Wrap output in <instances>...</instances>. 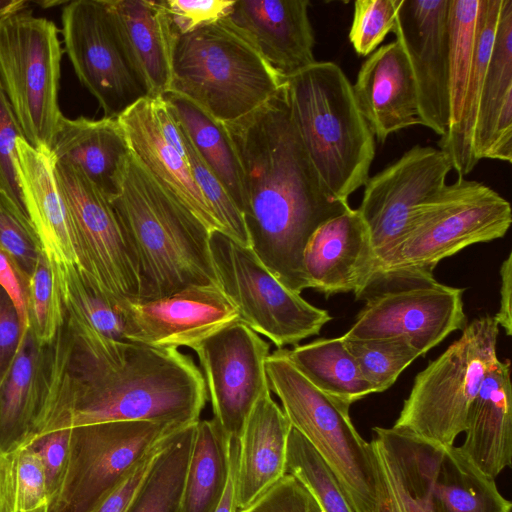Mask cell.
<instances>
[{"label": "cell", "instance_id": "1", "mask_svg": "<svg viewBox=\"0 0 512 512\" xmlns=\"http://www.w3.org/2000/svg\"><path fill=\"white\" fill-rule=\"evenodd\" d=\"M207 399L201 370L178 349L102 336L74 339L63 330L45 352L35 440L56 430L115 421L186 427L200 420Z\"/></svg>", "mask_w": 512, "mask_h": 512}, {"label": "cell", "instance_id": "2", "mask_svg": "<svg viewBox=\"0 0 512 512\" xmlns=\"http://www.w3.org/2000/svg\"><path fill=\"white\" fill-rule=\"evenodd\" d=\"M242 171L250 249L288 289L308 288L303 252L313 232L351 207L330 194L303 145L284 83L247 116L224 123Z\"/></svg>", "mask_w": 512, "mask_h": 512}, {"label": "cell", "instance_id": "3", "mask_svg": "<svg viewBox=\"0 0 512 512\" xmlns=\"http://www.w3.org/2000/svg\"><path fill=\"white\" fill-rule=\"evenodd\" d=\"M110 201L137 261V301L159 299L191 286H220L210 247L211 232L130 150L118 191Z\"/></svg>", "mask_w": 512, "mask_h": 512}, {"label": "cell", "instance_id": "4", "mask_svg": "<svg viewBox=\"0 0 512 512\" xmlns=\"http://www.w3.org/2000/svg\"><path fill=\"white\" fill-rule=\"evenodd\" d=\"M291 113L326 189L348 202L364 186L375 137L356 103L352 84L334 62L316 61L284 79Z\"/></svg>", "mask_w": 512, "mask_h": 512}, {"label": "cell", "instance_id": "5", "mask_svg": "<svg viewBox=\"0 0 512 512\" xmlns=\"http://www.w3.org/2000/svg\"><path fill=\"white\" fill-rule=\"evenodd\" d=\"M283 83L228 16L176 38L169 91L187 97L222 123L252 113Z\"/></svg>", "mask_w": 512, "mask_h": 512}, {"label": "cell", "instance_id": "6", "mask_svg": "<svg viewBox=\"0 0 512 512\" xmlns=\"http://www.w3.org/2000/svg\"><path fill=\"white\" fill-rule=\"evenodd\" d=\"M511 223L505 198L482 182L458 177L418 210L401 241L376 265L372 285L385 279L433 278L441 260L504 237Z\"/></svg>", "mask_w": 512, "mask_h": 512}, {"label": "cell", "instance_id": "7", "mask_svg": "<svg viewBox=\"0 0 512 512\" xmlns=\"http://www.w3.org/2000/svg\"><path fill=\"white\" fill-rule=\"evenodd\" d=\"M271 393L291 426L312 445L336 477L356 512H373L377 473L370 443L354 427L346 406L311 384L291 363L285 348L265 361Z\"/></svg>", "mask_w": 512, "mask_h": 512}, {"label": "cell", "instance_id": "8", "mask_svg": "<svg viewBox=\"0 0 512 512\" xmlns=\"http://www.w3.org/2000/svg\"><path fill=\"white\" fill-rule=\"evenodd\" d=\"M498 335L493 316L467 324L461 336L416 375L392 428L434 445H454L484 378L500 361Z\"/></svg>", "mask_w": 512, "mask_h": 512}, {"label": "cell", "instance_id": "9", "mask_svg": "<svg viewBox=\"0 0 512 512\" xmlns=\"http://www.w3.org/2000/svg\"><path fill=\"white\" fill-rule=\"evenodd\" d=\"M62 48L58 28L28 8L0 21V82L25 140L49 154L59 108Z\"/></svg>", "mask_w": 512, "mask_h": 512}, {"label": "cell", "instance_id": "10", "mask_svg": "<svg viewBox=\"0 0 512 512\" xmlns=\"http://www.w3.org/2000/svg\"><path fill=\"white\" fill-rule=\"evenodd\" d=\"M210 247L219 285L241 322L278 349L318 335L332 320L328 311L285 287L250 248L219 232H211Z\"/></svg>", "mask_w": 512, "mask_h": 512}, {"label": "cell", "instance_id": "11", "mask_svg": "<svg viewBox=\"0 0 512 512\" xmlns=\"http://www.w3.org/2000/svg\"><path fill=\"white\" fill-rule=\"evenodd\" d=\"M182 428L151 421L72 428L67 472L48 512H89L150 452Z\"/></svg>", "mask_w": 512, "mask_h": 512}, {"label": "cell", "instance_id": "12", "mask_svg": "<svg viewBox=\"0 0 512 512\" xmlns=\"http://www.w3.org/2000/svg\"><path fill=\"white\" fill-rule=\"evenodd\" d=\"M52 163L83 272L106 293L124 302L137 301V261L110 199L79 170Z\"/></svg>", "mask_w": 512, "mask_h": 512}, {"label": "cell", "instance_id": "13", "mask_svg": "<svg viewBox=\"0 0 512 512\" xmlns=\"http://www.w3.org/2000/svg\"><path fill=\"white\" fill-rule=\"evenodd\" d=\"M65 51L81 84L104 117L117 118L149 97L105 0L67 2L61 14Z\"/></svg>", "mask_w": 512, "mask_h": 512}, {"label": "cell", "instance_id": "14", "mask_svg": "<svg viewBox=\"0 0 512 512\" xmlns=\"http://www.w3.org/2000/svg\"><path fill=\"white\" fill-rule=\"evenodd\" d=\"M392 280L398 285L372 293L343 339L402 337L424 356L467 325L463 289L441 284L434 277Z\"/></svg>", "mask_w": 512, "mask_h": 512}, {"label": "cell", "instance_id": "15", "mask_svg": "<svg viewBox=\"0 0 512 512\" xmlns=\"http://www.w3.org/2000/svg\"><path fill=\"white\" fill-rule=\"evenodd\" d=\"M451 170L442 150L415 145L367 179L357 210L368 229L376 265L401 241L418 210L444 188Z\"/></svg>", "mask_w": 512, "mask_h": 512}, {"label": "cell", "instance_id": "16", "mask_svg": "<svg viewBox=\"0 0 512 512\" xmlns=\"http://www.w3.org/2000/svg\"><path fill=\"white\" fill-rule=\"evenodd\" d=\"M191 349L202 368L213 419L230 439L238 440L253 407L270 391L265 368L269 343L238 322Z\"/></svg>", "mask_w": 512, "mask_h": 512}, {"label": "cell", "instance_id": "17", "mask_svg": "<svg viewBox=\"0 0 512 512\" xmlns=\"http://www.w3.org/2000/svg\"><path fill=\"white\" fill-rule=\"evenodd\" d=\"M393 33L415 81L422 126L439 137L450 124L449 0H396Z\"/></svg>", "mask_w": 512, "mask_h": 512}, {"label": "cell", "instance_id": "18", "mask_svg": "<svg viewBox=\"0 0 512 512\" xmlns=\"http://www.w3.org/2000/svg\"><path fill=\"white\" fill-rule=\"evenodd\" d=\"M241 322L220 286H191L149 301L125 304V339L156 348L190 349L221 328Z\"/></svg>", "mask_w": 512, "mask_h": 512}, {"label": "cell", "instance_id": "19", "mask_svg": "<svg viewBox=\"0 0 512 512\" xmlns=\"http://www.w3.org/2000/svg\"><path fill=\"white\" fill-rule=\"evenodd\" d=\"M16 149L17 173L25 208L63 301L69 282L84 272L69 214L55 181L52 159L49 154L31 146L25 138L17 139Z\"/></svg>", "mask_w": 512, "mask_h": 512}, {"label": "cell", "instance_id": "20", "mask_svg": "<svg viewBox=\"0 0 512 512\" xmlns=\"http://www.w3.org/2000/svg\"><path fill=\"white\" fill-rule=\"evenodd\" d=\"M375 265L368 229L352 208L321 224L303 252L308 288L327 297L348 292L361 297L374 281Z\"/></svg>", "mask_w": 512, "mask_h": 512}, {"label": "cell", "instance_id": "21", "mask_svg": "<svg viewBox=\"0 0 512 512\" xmlns=\"http://www.w3.org/2000/svg\"><path fill=\"white\" fill-rule=\"evenodd\" d=\"M308 0H237L229 19L283 80L316 62Z\"/></svg>", "mask_w": 512, "mask_h": 512}, {"label": "cell", "instance_id": "22", "mask_svg": "<svg viewBox=\"0 0 512 512\" xmlns=\"http://www.w3.org/2000/svg\"><path fill=\"white\" fill-rule=\"evenodd\" d=\"M377 473L373 512H433L432 479L440 446L394 428L374 427Z\"/></svg>", "mask_w": 512, "mask_h": 512}, {"label": "cell", "instance_id": "23", "mask_svg": "<svg viewBox=\"0 0 512 512\" xmlns=\"http://www.w3.org/2000/svg\"><path fill=\"white\" fill-rule=\"evenodd\" d=\"M352 88L358 108L379 143L392 133L422 125L415 81L397 40L369 55Z\"/></svg>", "mask_w": 512, "mask_h": 512}, {"label": "cell", "instance_id": "24", "mask_svg": "<svg viewBox=\"0 0 512 512\" xmlns=\"http://www.w3.org/2000/svg\"><path fill=\"white\" fill-rule=\"evenodd\" d=\"M117 120L130 152L144 168L210 232L221 233L217 218L194 181L187 157L170 145L161 133L152 98L139 100Z\"/></svg>", "mask_w": 512, "mask_h": 512}, {"label": "cell", "instance_id": "25", "mask_svg": "<svg viewBox=\"0 0 512 512\" xmlns=\"http://www.w3.org/2000/svg\"><path fill=\"white\" fill-rule=\"evenodd\" d=\"M291 423L281 406L265 393L250 412L238 439L235 475L237 510L250 506L286 474Z\"/></svg>", "mask_w": 512, "mask_h": 512}, {"label": "cell", "instance_id": "26", "mask_svg": "<svg viewBox=\"0 0 512 512\" xmlns=\"http://www.w3.org/2000/svg\"><path fill=\"white\" fill-rule=\"evenodd\" d=\"M473 156L512 162V0H502L473 135Z\"/></svg>", "mask_w": 512, "mask_h": 512}, {"label": "cell", "instance_id": "27", "mask_svg": "<svg viewBox=\"0 0 512 512\" xmlns=\"http://www.w3.org/2000/svg\"><path fill=\"white\" fill-rule=\"evenodd\" d=\"M149 97L170 90L176 38L164 0H105Z\"/></svg>", "mask_w": 512, "mask_h": 512}, {"label": "cell", "instance_id": "28", "mask_svg": "<svg viewBox=\"0 0 512 512\" xmlns=\"http://www.w3.org/2000/svg\"><path fill=\"white\" fill-rule=\"evenodd\" d=\"M510 360L486 375L467 415L460 451L484 474L495 478L512 465Z\"/></svg>", "mask_w": 512, "mask_h": 512}, {"label": "cell", "instance_id": "29", "mask_svg": "<svg viewBox=\"0 0 512 512\" xmlns=\"http://www.w3.org/2000/svg\"><path fill=\"white\" fill-rule=\"evenodd\" d=\"M129 154L117 118L62 116L50 157L82 172L109 199L118 191L120 173Z\"/></svg>", "mask_w": 512, "mask_h": 512}, {"label": "cell", "instance_id": "30", "mask_svg": "<svg viewBox=\"0 0 512 512\" xmlns=\"http://www.w3.org/2000/svg\"><path fill=\"white\" fill-rule=\"evenodd\" d=\"M44 348L30 330L21 335L0 383V453L25 447L34 438L42 401Z\"/></svg>", "mask_w": 512, "mask_h": 512}, {"label": "cell", "instance_id": "31", "mask_svg": "<svg viewBox=\"0 0 512 512\" xmlns=\"http://www.w3.org/2000/svg\"><path fill=\"white\" fill-rule=\"evenodd\" d=\"M459 449L440 446L432 479L433 512H511L496 482Z\"/></svg>", "mask_w": 512, "mask_h": 512}, {"label": "cell", "instance_id": "32", "mask_svg": "<svg viewBox=\"0 0 512 512\" xmlns=\"http://www.w3.org/2000/svg\"><path fill=\"white\" fill-rule=\"evenodd\" d=\"M285 353L311 384L346 406L375 393L342 336L295 345Z\"/></svg>", "mask_w": 512, "mask_h": 512}, {"label": "cell", "instance_id": "33", "mask_svg": "<svg viewBox=\"0 0 512 512\" xmlns=\"http://www.w3.org/2000/svg\"><path fill=\"white\" fill-rule=\"evenodd\" d=\"M230 472V438L212 418L199 420L187 466L179 512H213Z\"/></svg>", "mask_w": 512, "mask_h": 512}, {"label": "cell", "instance_id": "34", "mask_svg": "<svg viewBox=\"0 0 512 512\" xmlns=\"http://www.w3.org/2000/svg\"><path fill=\"white\" fill-rule=\"evenodd\" d=\"M161 96L188 134L200 157L221 181L241 211L242 171L225 124L179 93L168 91Z\"/></svg>", "mask_w": 512, "mask_h": 512}, {"label": "cell", "instance_id": "35", "mask_svg": "<svg viewBox=\"0 0 512 512\" xmlns=\"http://www.w3.org/2000/svg\"><path fill=\"white\" fill-rule=\"evenodd\" d=\"M196 424L180 429L169 438L126 512H179Z\"/></svg>", "mask_w": 512, "mask_h": 512}, {"label": "cell", "instance_id": "36", "mask_svg": "<svg viewBox=\"0 0 512 512\" xmlns=\"http://www.w3.org/2000/svg\"><path fill=\"white\" fill-rule=\"evenodd\" d=\"M484 0H449L450 124L459 121L473 67Z\"/></svg>", "mask_w": 512, "mask_h": 512}, {"label": "cell", "instance_id": "37", "mask_svg": "<svg viewBox=\"0 0 512 512\" xmlns=\"http://www.w3.org/2000/svg\"><path fill=\"white\" fill-rule=\"evenodd\" d=\"M48 505L41 459L31 446L0 453V512H31Z\"/></svg>", "mask_w": 512, "mask_h": 512}, {"label": "cell", "instance_id": "38", "mask_svg": "<svg viewBox=\"0 0 512 512\" xmlns=\"http://www.w3.org/2000/svg\"><path fill=\"white\" fill-rule=\"evenodd\" d=\"M286 473L308 488L324 512H356L320 455L293 427L287 443Z\"/></svg>", "mask_w": 512, "mask_h": 512}, {"label": "cell", "instance_id": "39", "mask_svg": "<svg viewBox=\"0 0 512 512\" xmlns=\"http://www.w3.org/2000/svg\"><path fill=\"white\" fill-rule=\"evenodd\" d=\"M344 341L375 393L390 388L402 371L421 357L419 351L402 337Z\"/></svg>", "mask_w": 512, "mask_h": 512}, {"label": "cell", "instance_id": "40", "mask_svg": "<svg viewBox=\"0 0 512 512\" xmlns=\"http://www.w3.org/2000/svg\"><path fill=\"white\" fill-rule=\"evenodd\" d=\"M28 316L30 332L41 347L53 343L65 325V308L51 266L41 254L30 275Z\"/></svg>", "mask_w": 512, "mask_h": 512}, {"label": "cell", "instance_id": "41", "mask_svg": "<svg viewBox=\"0 0 512 512\" xmlns=\"http://www.w3.org/2000/svg\"><path fill=\"white\" fill-rule=\"evenodd\" d=\"M179 129L194 181L217 218L221 227V234L250 248L243 214L221 181L200 157L188 134L180 124Z\"/></svg>", "mask_w": 512, "mask_h": 512}, {"label": "cell", "instance_id": "42", "mask_svg": "<svg viewBox=\"0 0 512 512\" xmlns=\"http://www.w3.org/2000/svg\"><path fill=\"white\" fill-rule=\"evenodd\" d=\"M396 0H357L349 41L360 56L372 54L396 23Z\"/></svg>", "mask_w": 512, "mask_h": 512}, {"label": "cell", "instance_id": "43", "mask_svg": "<svg viewBox=\"0 0 512 512\" xmlns=\"http://www.w3.org/2000/svg\"><path fill=\"white\" fill-rule=\"evenodd\" d=\"M0 244L28 275H31L38 257L43 254L27 212L1 191Z\"/></svg>", "mask_w": 512, "mask_h": 512}, {"label": "cell", "instance_id": "44", "mask_svg": "<svg viewBox=\"0 0 512 512\" xmlns=\"http://www.w3.org/2000/svg\"><path fill=\"white\" fill-rule=\"evenodd\" d=\"M18 138L24 133L0 82V191L26 211L17 173Z\"/></svg>", "mask_w": 512, "mask_h": 512}, {"label": "cell", "instance_id": "45", "mask_svg": "<svg viewBox=\"0 0 512 512\" xmlns=\"http://www.w3.org/2000/svg\"><path fill=\"white\" fill-rule=\"evenodd\" d=\"M238 512H324L308 488L285 474L250 506Z\"/></svg>", "mask_w": 512, "mask_h": 512}, {"label": "cell", "instance_id": "46", "mask_svg": "<svg viewBox=\"0 0 512 512\" xmlns=\"http://www.w3.org/2000/svg\"><path fill=\"white\" fill-rule=\"evenodd\" d=\"M71 434L72 428L56 430L29 444L36 450L43 465L48 505L58 495L67 472Z\"/></svg>", "mask_w": 512, "mask_h": 512}, {"label": "cell", "instance_id": "47", "mask_svg": "<svg viewBox=\"0 0 512 512\" xmlns=\"http://www.w3.org/2000/svg\"><path fill=\"white\" fill-rule=\"evenodd\" d=\"M235 1L164 0L171 25L177 36L229 16Z\"/></svg>", "mask_w": 512, "mask_h": 512}, {"label": "cell", "instance_id": "48", "mask_svg": "<svg viewBox=\"0 0 512 512\" xmlns=\"http://www.w3.org/2000/svg\"><path fill=\"white\" fill-rule=\"evenodd\" d=\"M28 275L14 256L0 244V287L13 302L18 314L21 335L29 329L28 302H29Z\"/></svg>", "mask_w": 512, "mask_h": 512}, {"label": "cell", "instance_id": "49", "mask_svg": "<svg viewBox=\"0 0 512 512\" xmlns=\"http://www.w3.org/2000/svg\"><path fill=\"white\" fill-rule=\"evenodd\" d=\"M169 438L150 452L122 482L99 501L89 512H126L135 493L149 472L154 459Z\"/></svg>", "mask_w": 512, "mask_h": 512}, {"label": "cell", "instance_id": "50", "mask_svg": "<svg viewBox=\"0 0 512 512\" xmlns=\"http://www.w3.org/2000/svg\"><path fill=\"white\" fill-rule=\"evenodd\" d=\"M20 336L21 328L15 306L0 287V383L14 358Z\"/></svg>", "mask_w": 512, "mask_h": 512}, {"label": "cell", "instance_id": "51", "mask_svg": "<svg viewBox=\"0 0 512 512\" xmlns=\"http://www.w3.org/2000/svg\"><path fill=\"white\" fill-rule=\"evenodd\" d=\"M151 98L155 119L164 138L181 155L186 156L183 139L179 129V123L172 109L162 96Z\"/></svg>", "mask_w": 512, "mask_h": 512}, {"label": "cell", "instance_id": "52", "mask_svg": "<svg viewBox=\"0 0 512 512\" xmlns=\"http://www.w3.org/2000/svg\"><path fill=\"white\" fill-rule=\"evenodd\" d=\"M501 288H500V306L494 317L499 327L505 330L507 336L512 334V314H511V293H512V253L502 262L500 268Z\"/></svg>", "mask_w": 512, "mask_h": 512}, {"label": "cell", "instance_id": "53", "mask_svg": "<svg viewBox=\"0 0 512 512\" xmlns=\"http://www.w3.org/2000/svg\"><path fill=\"white\" fill-rule=\"evenodd\" d=\"M238 456V440L230 439V472L225 491L213 512H238L235 501V475Z\"/></svg>", "mask_w": 512, "mask_h": 512}, {"label": "cell", "instance_id": "54", "mask_svg": "<svg viewBox=\"0 0 512 512\" xmlns=\"http://www.w3.org/2000/svg\"><path fill=\"white\" fill-rule=\"evenodd\" d=\"M29 5L30 2L26 0H0V21L14 13L28 9Z\"/></svg>", "mask_w": 512, "mask_h": 512}, {"label": "cell", "instance_id": "55", "mask_svg": "<svg viewBox=\"0 0 512 512\" xmlns=\"http://www.w3.org/2000/svg\"><path fill=\"white\" fill-rule=\"evenodd\" d=\"M31 512H48V505L42 506L34 511Z\"/></svg>", "mask_w": 512, "mask_h": 512}, {"label": "cell", "instance_id": "56", "mask_svg": "<svg viewBox=\"0 0 512 512\" xmlns=\"http://www.w3.org/2000/svg\"><path fill=\"white\" fill-rule=\"evenodd\" d=\"M43 3L45 4V6H49V5H50V3H48V2H43ZM59 3H60V2H53L52 4L57 5V4H59Z\"/></svg>", "mask_w": 512, "mask_h": 512}, {"label": "cell", "instance_id": "57", "mask_svg": "<svg viewBox=\"0 0 512 512\" xmlns=\"http://www.w3.org/2000/svg\"><path fill=\"white\" fill-rule=\"evenodd\" d=\"M512 512V511H511Z\"/></svg>", "mask_w": 512, "mask_h": 512}]
</instances>
